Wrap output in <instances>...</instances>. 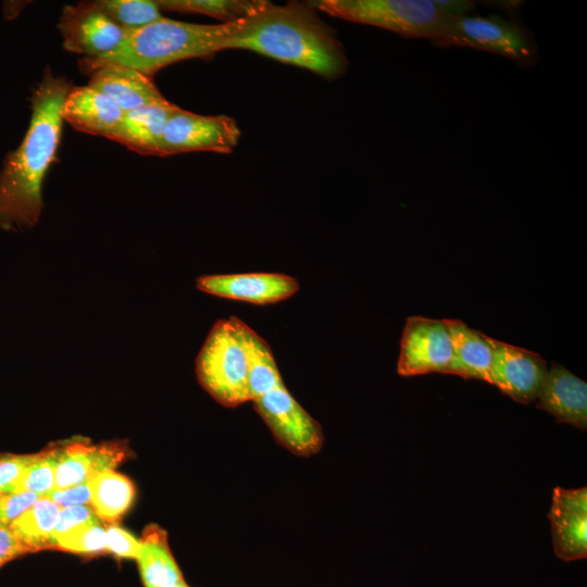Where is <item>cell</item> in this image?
<instances>
[{
    "instance_id": "cell-25",
    "label": "cell",
    "mask_w": 587,
    "mask_h": 587,
    "mask_svg": "<svg viewBox=\"0 0 587 587\" xmlns=\"http://www.w3.org/2000/svg\"><path fill=\"white\" fill-rule=\"evenodd\" d=\"M100 9L126 33L143 28L163 17L151 0H97Z\"/></svg>"
},
{
    "instance_id": "cell-6",
    "label": "cell",
    "mask_w": 587,
    "mask_h": 587,
    "mask_svg": "<svg viewBox=\"0 0 587 587\" xmlns=\"http://www.w3.org/2000/svg\"><path fill=\"white\" fill-rule=\"evenodd\" d=\"M433 45L491 52L524 67L534 66L539 60V49L533 34L515 18L498 14L452 17Z\"/></svg>"
},
{
    "instance_id": "cell-12",
    "label": "cell",
    "mask_w": 587,
    "mask_h": 587,
    "mask_svg": "<svg viewBox=\"0 0 587 587\" xmlns=\"http://www.w3.org/2000/svg\"><path fill=\"white\" fill-rule=\"evenodd\" d=\"M196 286L212 296L260 305L288 299L299 290L296 278L280 273L203 275Z\"/></svg>"
},
{
    "instance_id": "cell-5",
    "label": "cell",
    "mask_w": 587,
    "mask_h": 587,
    "mask_svg": "<svg viewBox=\"0 0 587 587\" xmlns=\"http://www.w3.org/2000/svg\"><path fill=\"white\" fill-rule=\"evenodd\" d=\"M322 12L345 21L376 26L407 38L438 39L453 17L437 0L309 1Z\"/></svg>"
},
{
    "instance_id": "cell-13",
    "label": "cell",
    "mask_w": 587,
    "mask_h": 587,
    "mask_svg": "<svg viewBox=\"0 0 587 587\" xmlns=\"http://www.w3.org/2000/svg\"><path fill=\"white\" fill-rule=\"evenodd\" d=\"M554 553L563 561L587 555V488L555 487L548 513Z\"/></svg>"
},
{
    "instance_id": "cell-19",
    "label": "cell",
    "mask_w": 587,
    "mask_h": 587,
    "mask_svg": "<svg viewBox=\"0 0 587 587\" xmlns=\"http://www.w3.org/2000/svg\"><path fill=\"white\" fill-rule=\"evenodd\" d=\"M175 108L168 102L126 111L109 139L139 154L162 157L165 122Z\"/></svg>"
},
{
    "instance_id": "cell-16",
    "label": "cell",
    "mask_w": 587,
    "mask_h": 587,
    "mask_svg": "<svg viewBox=\"0 0 587 587\" xmlns=\"http://www.w3.org/2000/svg\"><path fill=\"white\" fill-rule=\"evenodd\" d=\"M124 111L104 92L90 85L71 87L62 107V117L75 129L110 138Z\"/></svg>"
},
{
    "instance_id": "cell-31",
    "label": "cell",
    "mask_w": 587,
    "mask_h": 587,
    "mask_svg": "<svg viewBox=\"0 0 587 587\" xmlns=\"http://www.w3.org/2000/svg\"><path fill=\"white\" fill-rule=\"evenodd\" d=\"M93 522H99V517L96 515L92 508L88 505L61 508L52 539L76 526Z\"/></svg>"
},
{
    "instance_id": "cell-34",
    "label": "cell",
    "mask_w": 587,
    "mask_h": 587,
    "mask_svg": "<svg viewBox=\"0 0 587 587\" xmlns=\"http://www.w3.org/2000/svg\"><path fill=\"white\" fill-rule=\"evenodd\" d=\"M171 587H189V586L186 584V582H182V583L173 585Z\"/></svg>"
},
{
    "instance_id": "cell-32",
    "label": "cell",
    "mask_w": 587,
    "mask_h": 587,
    "mask_svg": "<svg viewBox=\"0 0 587 587\" xmlns=\"http://www.w3.org/2000/svg\"><path fill=\"white\" fill-rule=\"evenodd\" d=\"M45 497L49 498L61 508L88 505L91 503V494L88 482L63 489L55 488Z\"/></svg>"
},
{
    "instance_id": "cell-9",
    "label": "cell",
    "mask_w": 587,
    "mask_h": 587,
    "mask_svg": "<svg viewBox=\"0 0 587 587\" xmlns=\"http://www.w3.org/2000/svg\"><path fill=\"white\" fill-rule=\"evenodd\" d=\"M452 355V339L445 319L408 317L397 363L400 375L445 374Z\"/></svg>"
},
{
    "instance_id": "cell-26",
    "label": "cell",
    "mask_w": 587,
    "mask_h": 587,
    "mask_svg": "<svg viewBox=\"0 0 587 587\" xmlns=\"http://www.w3.org/2000/svg\"><path fill=\"white\" fill-rule=\"evenodd\" d=\"M57 448L33 454L21 478L11 492H33L40 497L55 489Z\"/></svg>"
},
{
    "instance_id": "cell-4",
    "label": "cell",
    "mask_w": 587,
    "mask_h": 587,
    "mask_svg": "<svg viewBox=\"0 0 587 587\" xmlns=\"http://www.w3.org/2000/svg\"><path fill=\"white\" fill-rule=\"evenodd\" d=\"M242 323L237 316L215 322L196 359L199 384L226 408L251 401Z\"/></svg>"
},
{
    "instance_id": "cell-21",
    "label": "cell",
    "mask_w": 587,
    "mask_h": 587,
    "mask_svg": "<svg viewBox=\"0 0 587 587\" xmlns=\"http://www.w3.org/2000/svg\"><path fill=\"white\" fill-rule=\"evenodd\" d=\"M251 401L284 385L270 345L246 323L241 326Z\"/></svg>"
},
{
    "instance_id": "cell-20",
    "label": "cell",
    "mask_w": 587,
    "mask_h": 587,
    "mask_svg": "<svg viewBox=\"0 0 587 587\" xmlns=\"http://www.w3.org/2000/svg\"><path fill=\"white\" fill-rule=\"evenodd\" d=\"M139 544L136 561L145 587H171L185 582L171 551L165 529L155 524L148 525Z\"/></svg>"
},
{
    "instance_id": "cell-28",
    "label": "cell",
    "mask_w": 587,
    "mask_h": 587,
    "mask_svg": "<svg viewBox=\"0 0 587 587\" xmlns=\"http://www.w3.org/2000/svg\"><path fill=\"white\" fill-rule=\"evenodd\" d=\"M105 533L107 550L117 557L136 560L140 548L139 539L117 525H110Z\"/></svg>"
},
{
    "instance_id": "cell-17",
    "label": "cell",
    "mask_w": 587,
    "mask_h": 587,
    "mask_svg": "<svg viewBox=\"0 0 587 587\" xmlns=\"http://www.w3.org/2000/svg\"><path fill=\"white\" fill-rule=\"evenodd\" d=\"M89 76L88 85L109 96L124 112L170 102L160 92L152 77L132 67L105 65Z\"/></svg>"
},
{
    "instance_id": "cell-29",
    "label": "cell",
    "mask_w": 587,
    "mask_h": 587,
    "mask_svg": "<svg viewBox=\"0 0 587 587\" xmlns=\"http://www.w3.org/2000/svg\"><path fill=\"white\" fill-rule=\"evenodd\" d=\"M40 496L33 492L0 494V524L9 525L28 509Z\"/></svg>"
},
{
    "instance_id": "cell-11",
    "label": "cell",
    "mask_w": 587,
    "mask_h": 587,
    "mask_svg": "<svg viewBox=\"0 0 587 587\" xmlns=\"http://www.w3.org/2000/svg\"><path fill=\"white\" fill-rule=\"evenodd\" d=\"M547 362L536 352L494 340L490 383L516 402L537 399L547 374Z\"/></svg>"
},
{
    "instance_id": "cell-30",
    "label": "cell",
    "mask_w": 587,
    "mask_h": 587,
    "mask_svg": "<svg viewBox=\"0 0 587 587\" xmlns=\"http://www.w3.org/2000/svg\"><path fill=\"white\" fill-rule=\"evenodd\" d=\"M32 455H1L0 457V494L11 492L13 486L21 478Z\"/></svg>"
},
{
    "instance_id": "cell-7",
    "label": "cell",
    "mask_w": 587,
    "mask_h": 587,
    "mask_svg": "<svg viewBox=\"0 0 587 587\" xmlns=\"http://www.w3.org/2000/svg\"><path fill=\"white\" fill-rule=\"evenodd\" d=\"M253 407L275 440L292 454L309 458L324 444L321 424L295 399L285 385L254 399Z\"/></svg>"
},
{
    "instance_id": "cell-10",
    "label": "cell",
    "mask_w": 587,
    "mask_h": 587,
    "mask_svg": "<svg viewBox=\"0 0 587 587\" xmlns=\"http://www.w3.org/2000/svg\"><path fill=\"white\" fill-rule=\"evenodd\" d=\"M58 28L64 49L87 59L112 52L127 34L107 16L97 0L65 5Z\"/></svg>"
},
{
    "instance_id": "cell-24",
    "label": "cell",
    "mask_w": 587,
    "mask_h": 587,
    "mask_svg": "<svg viewBox=\"0 0 587 587\" xmlns=\"http://www.w3.org/2000/svg\"><path fill=\"white\" fill-rule=\"evenodd\" d=\"M263 0H157L160 10L198 13L232 23L240 21L257 10Z\"/></svg>"
},
{
    "instance_id": "cell-22",
    "label": "cell",
    "mask_w": 587,
    "mask_h": 587,
    "mask_svg": "<svg viewBox=\"0 0 587 587\" xmlns=\"http://www.w3.org/2000/svg\"><path fill=\"white\" fill-rule=\"evenodd\" d=\"M88 483L90 504L99 519L114 522L130 507L135 496L134 486L127 477L114 470L98 473Z\"/></svg>"
},
{
    "instance_id": "cell-8",
    "label": "cell",
    "mask_w": 587,
    "mask_h": 587,
    "mask_svg": "<svg viewBox=\"0 0 587 587\" xmlns=\"http://www.w3.org/2000/svg\"><path fill=\"white\" fill-rule=\"evenodd\" d=\"M240 130L226 115H200L176 107L165 122L162 157L176 153L212 151L229 153Z\"/></svg>"
},
{
    "instance_id": "cell-27",
    "label": "cell",
    "mask_w": 587,
    "mask_h": 587,
    "mask_svg": "<svg viewBox=\"0 0 587 587\" xmlns=\"http://www.w3.org/2000/svg\"><path fill=\"white\" fill-rule=\"evenodd\" d=\"M53 548L79 553L93 554L107 550V533L100 522L76 526L52 539Z\"/></svg>"
},
{
    "instance_id": "cell-33",
    "label": "cell",
    "mask_w": 587,
    "mask_h": 587,
    "mask_svg": "<svg viewBox=\"0 0 587 587\" xmlns=\"http://www.w3.org/2000/svg\"><path fill=\"white\" fill-rule=\"evenodd\" d=\"M33 552L11 529L0 524V567L21 555Z\"/></svg>"
},
{
    "instance_id": "cell-18",
    "label": "cell",
    "mask_w": 587,
    "mask_h": 587,
    "mask_svg": "<svg viewBox=\"0 0 587 587\" xmlns=\"http://www.w3.org/2000/svg\"><path fill=\"white\" fill-rule=\"evenodd\" d=\"M445 322L453 347L452 360L445 374L490 383L495 339L460 320L445 319Z\"/></svg>"
},
{
    "instance_id": "cell-15",
    "label": "cell",
    "mask_w": 587,
    "mask_h": 587,
    "mask_svg": "<svg viewBox=\"0 0 587 587\" xmlns=\"http://www.w3.org/2000/svg\"><path fill=\"white\" fill-rule=\"evenodd\" d=\"M536 400V408L550 413L557 423L586 430L587 384L562 365L551 364Z\"/></svg>"
},
{
    "instance_id": "cell-14",
    "label": "cell",
    "mask_w": 587,
    "mask_h": 587,
    "mask_svg": "<svg viewBox=\"0 0 587 587\" xmlns=\"http://www.w3.org/2000/svg\"><path fill=\"white\" fill-rule=\"evenodd\" d=\"M123 442L71 441L57 448L55 488L63 489L88 482L98 473L114 470L126 458Z\"/></svg>"
},
{
    "instance_id": "cell-3",
    "label": "cell",
    "mask_w": 587,
    "mask_h": 587,
    "mask_svg": "<svg viewBox=\"0 0 587 587\" xmlns=\"http://www.w3.org/2000/svg\"><path fill=\"white\" fill-rule=\"evenodd\" d=\"M237 22L193 24L163 16L143 28L127 33L112 52L98 58H82L78 64L87 75L105 65H121L153 77L158 71L175 62L205 58L225 50Z\"/></svg>"
},
{
    "instance_id": "cell-23",
    "label": "cell",
    "mask_w": 587,
    "mask_h": 587,
    "mask_svg": "<svg viewBox=\"0 0 587 587\" xmlns=\"http://www.w3.org/2000/svg\"><path fill=\"white\" fill-rule=\"evenodd\" d=\"M60 511V505L47 497H40L10 527L33 552L51 548Z\"/></svg>"
},
{
    "instance_id": "cell-1",
    "label": "cell",
    "mask_w": 587,
    "mask_h": 587,
    "mask_svg": "<svg viewBox=\"0 0 587 587\" xmlns=\"http://www.w3.org/2000/svg\"><path fill=\"white\" fill-rule=\"evenodd\" d=\"M71 84L46 67L30 97L32 116L20 146L10 151L0 170V228L34 227L43 208L42 184L60 146L62 107Z\"/></svg>"
},
{
    "instance_id": "cell-2",
    "label": "cell",
    "mask_w": 587,
    "mask_h": 587,
    "mask_svg": "<svg viewBox=\"0 0 587 587\" xmlns=\"http://www.w3.org/2000/svg\"><path fill=\"white\" fill-rule=\"evenodd\" d=\"M226 49L253 51L326 79L340 77L348 67L342 45L310 2L278 5L265 1L254 13L237 22Z\"/></svg>"
}]
</instances>
